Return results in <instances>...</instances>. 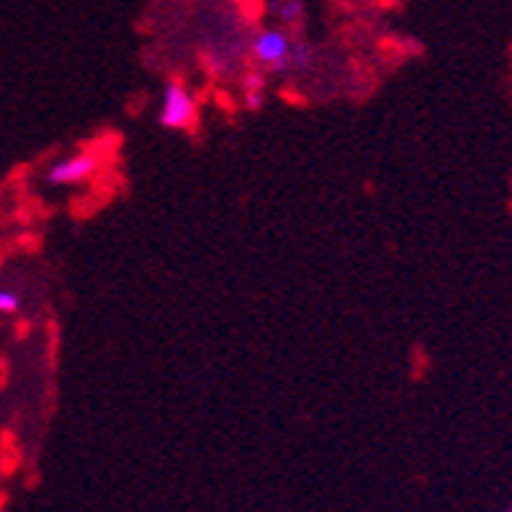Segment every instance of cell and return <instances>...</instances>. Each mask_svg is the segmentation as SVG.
<instances>
[{"label":"cell","mask_w":512,"mask_h":512,"mask_svg":"<svg viewBox=\"0 0 512 512\" xmlns=\"http://www.w3.org/2000/svg\"><path fill=\"white\" fill-rule=\"evenodd\" d=\"M249 53L258 68L273 71V74H289V71H304L316 62L313 50L307 43H298L289 31L283 28H261L252 43Z\"/></svg>","instance_id":"6da1fadb"},{"label":"cell","mask_w":512,"mask_h":512,"mask_svg":"<svg viewBox=\"0 0 512 512\" xmlns=\"http://www.w3.org/2000/svg\"><path fill=\"white\" fill-rule=\"evenodd\" d=\"M197 123V99L181 80H172L163 89L160 102V126L163 129H191Z\"/></svg>","instance_id":"7a4b0ae2"},{"label":"cell","mask_w":512,"mask_h":512,"mask_svg":"<svg viewBox=\"0 0 512 512\" xmlns=\"http://www.w3.org/2000/svg\"><path fill=\"white\" fill-rule=\"evenodd\" d=\"M102 172V160L96 151H80L71 157L56 160L50 169H46V181L59 184V188H77V184H86Z\"/></svg>","instance_id":"3957f363"},{"label":"cell","mask_w":512,"mask_h":512,"mask_svg":"<svg viewBox=\"0 0 512 512\" xmlns=\"http://www.w3.org/2000/svg\"><path fill=\"white\" fill-rule=\"evenodd\" d=\"M273 13H276V19L283 22L289 31L301 28V22H304V4H301V0H276Z\"/></svg>","instance_id":"277c9868"},{"label":"cell","mask_w":512,"mask_h":512,"mask_svg":"<svg viewBox=\"0 0 512 512\" xmlns=\"http://www.w3.org/2000/svg\"><path fill=\"white\" fill-rule=\"evenodd\" d=\"M264 92H267V77H264L261 71L246 74V105H249V108H261Z\"/></svg>","instance_id":"5b68a950"},{"label":"cell","mask_w":512,"mask_h":512,"mask_svg":"<svg viewBox=\"0 0 512 512\" xmlns=\"http://www.w3.org/2000/svg\"><path fill=\"white\" fill-rule=\"evenodd\" d=\"M19 310V295L0 289V313H16Z\"/></svg>","instance_id":"8992f818"}]
</instances>
